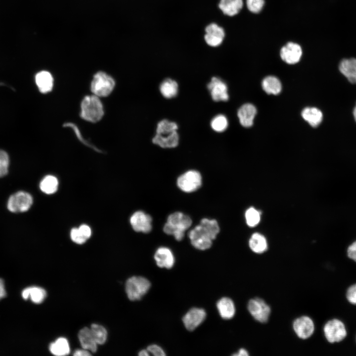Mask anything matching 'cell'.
Here are the masks:
<instances>
[{"label":"cell","instance_id":"60d3db41","mask_svg":"<svg viewBox=\"0 0 356 356\" xmlns=\"http://www.w3.org/2000/svg\"><path fill=\"white\" fill-rule=\"evenodd\" d=\"M79 231L87 240L91 236V230L89 226L86 224H82L78 228Z\"/></svg>","mask_w":356,"mask_h":356},{"label":"cell","instance_id":"9a60e30c","mask_svg":"<svg viewBox=\"0 0 356 356\" xmlns=\"http://www.w3.org/2000/svg\"><path fill=\"white\" fill-rule=\"evenodd\" d=\"M207 88L210 91L213 100L225 101L228 99L227 86L219 78L213 77L211 82L208 84Z\"/></svg>","mask_w":356,"mask_h":356},{"label":"cell","instance_id":"ba28073f","mask_svg":"<svg viewBox=\"0 0 356 356\" xmlns=\"http://www.w3.org/2000/svg\"><path fill=\"white\" fill-rule=\"evenodd\" d=\"M247 310L254 319L262 323L268 320L271 313L269 306L263 299L257 297L248 301Z\"/></svg>","mask_w":356,"mask_h":356},{"label":"cell","instance_id":"e575fe53","mask_svg":"<svg viewBox=\"0 0 356 356\" xmlns=\"http://www.w3.org/2000/svg\"><path fill=\"white\" fill-rule=\"evenodd\" d=\"M264 0H247L248 9L252 12L258 13L263 7Z\"/></svg>","mask_w":356,"mask_h":356},{"label":"cell","instance_id":"d4e9b609","mask_svg":"<svg viewBox=\"0 0 356 356\" xmlns=\"http://www.w3.org/2000/svg\"><path fill=\"white\" fill-rule=\"evenodd\" d=\"M249 246L255 253L262 254L268 248V244L266 237L258 232L253 233L249 240Z\"/></svg>","mask_w":356,"mask_h":356},{"label":"cell","instance_id":"603a6c76","mask_svg":"<svg viewBox=\"0 0 356 356\" xmlns=\"http://www.w3.org/2000/svg\"><path fill=\"white\" fill-rule=\"evenodd\" d=\"M243 4L242 0H220L218 6L224 14L232 16L239 13Z\"/></svg>","mask_w":356,"mask_h":356},{"label":"cell","instance_id":"30bf717a","mask_svg":"<svg viewBox=\"0 0 356 356\" xmlns=\"http://www.w3.org/2000/svg\"><path fill=\"white\" fill-rule=\"evenodd\" d=\"M33 203V198L28 193L18 191L10 196L7 202V208L11 212L19 213L28 211Z\"/></svg>","mask_w":356,"mask_h":356},{"label":"cell","instance_id":"9c48e42d","mask_svg":"<svg viewBox=\"0 0 356 356\" xmlns=\"http://www.w3.org/2000/svg\"><path fill=\"white\" fill-rule=\"evenodd\" d=\"M177 185L182 191L190 193L198 190L202 185L200 173L195 170L188 171L177 179Z\"/></svg>","mask_w":356,"mask_h":356},{"label":"cell","instance_id":"74e56055","mask_svg":"<svg viewBox=\"0 0 356 356\" xmlns=\"http://www.w3.org/2000/svg\"><path fill=\"white\" fill-rule=\"evenodd\" d=\"M65 127H71L73 129L75 133H76L77 136L79 138V139L83 143H84L85 144L87 145V146H89L90 147H91L92 148H94V149L96 150V148L94 147L93 145L90 144V143H88L87 141H86L81 135V133L80 131L79 130L77 127L74 124L72 123H66L64 125Z\"/></svg>","mask_w":356,"mask_h":356},{"label":"cell","instance_id":"f6af8a7d","mask_svg":"<svg viewBox=\"0 0 356 356\" xmlns=\"http://www.w3.org/2000/svg\"><path fill=\"white\" fill-rule=\"evenodd\" d=\"M138 355L140 356H149V354L147 349L142 350L139 352Z\"/></svg>","mask_w":356,"mask_h":356},{"label":"cell","instance_id":"7dc6e473","mask_svg":"<svg viewBox=\"0 0 356 356\" xmlns=\"http://www.w3.org/2000/svg\"></svg>","mask_w":356,"mask_h":356},{"label":"cell","instance_id":"2e32d148","mask_svg":"<svg viewBox=\"0 0 356 356\" xmlns=\"http://www.w3.org/2000/svg\"><path fill=\"white\" fill-rule=\"evenodd\" d=\"M302 55L300 45L293 42L288 43L280 50V57L286 63L290 64L297 63Z\"/></svg>","mask_w":356,"mask_h":356},{"label":"cell","instance_id":"1f68e13d","mask_svg":"<svg viewBox=\"0 0 356 356\" xmlns=\"http://www.w3.org/2000/svg\"><path fill=\"white\" fill-rule=\"evenodd\" d=\"M245 217L247 225L254 227L258 224L261 220V213L254 207H250L245 212Z\"/></svg>","mask_w":356,"mask_h":356},{"label":"cell","instance_id":"d6a6232c","mask_svg":"<svg viewBox=\"0 0 356 356\" xmlns=\"http://www.w3.org/2000/svg\"><path fill=\"white\" fill-rule=\"evenodd\" d=\"M212 128L218 132L225 130L228 126L226 118L223 115H219L214 117L211 122Z\"/></svg>","mask_w":356,"mask_h":356},{"label":"cell","instance_id":"7a4b0ae2","mask_svg":"<svg viewBox=\"0 0 356 356\" xmlns=\"http://www.w3.org/2000/svg\"><path fill=\"white\" fill-rule=\"evenodd\" d=\"M177 124L166 119L160 121L157 126L156 134L152 142L164 148L176 147L178 143Z\"/></svg>","mask_w":356,"mask_h":356},{"label":"cell","instance_id":"ac0fdd59","mask_svg":"<svg viewBox=\"0 0 356 356\" xmlns=\"http://www.w3.org/2000/svg\"><path fill=\"white\" fill-rule=\"evenodd\" d=\"M257 113L256 107L252 104L243 105L238 110L237 115L241 125L244 127H250Z\"/></svg>","mask_w":356,"mask_h":356},{"label":"cell","instance_id":"f1b7e54d","mask_svg":"<svg viewBox=\"0 0 356 356\" xmlns=\"http://www.w3.org/2000/svg\"><path fill=\"white\" fill-rule=\"evenodd\" d=\"M160 90L161 94L165 98H173L176 96L178 93V83L171 79H167L160 85Z\"/></svg>","mask_w":356,"mask_h":356},{"label":"cell","instance_id":"4dcf8cb0","mask_svg":"<svg viewBox=\"0 0 356 356\" xmlns=\"http://www.w3.org/2000/svg\"><path fill=\"white\" fill-rule=\"evenodd\" d=\"M90 329L97 345L103 344L106 342L107 332L103 326L95 323L91 325Z\"/></svg>","mask_w":356,"mask_h":356},{"label":"cell","instance_id":"bcb514c9","mask_svg":"<svg viewBox=\"0 0 356 356\" xmlns=\"http://www.w3.org/2000/svg\"><path fill=\"white\" fill-rule=\"evenodd\" d=\"M353 114H354V117L355 120L356 121V105L355 107L354 108V111H353Z\"/></svg>","mask_w":356,"mask_h":356},{"label":"cell","instance_id":"52a82bcc","mask_svg":"<svg viewBox=\"0 0 356 356\" xmlns=\"http://www.w3.org/2000/svg\"><path fill=\"white\" fill-rule=\"evenodd\" d=\"M115 83L114 79L103 72L95 74L91 83V90L97 96L109 95L114 89Z\"/></svg>","mask_w":356,"mask_h":356},{"label":"cell","instance_id":"836d02e7","mask_svg":"<svg viewBox=\"0 0 356 356\" xmlns=\"http://www.w3.org/2000/svg\"><path fill=\"white\" fill-rule=\"evenodd\" d=\"M9 162L8 154L5 151L0 150V177L7 174Z\"/></svg>","mask_w":356,"mask_h":356},{"label":"cell","instance_id":"44dd1931","mask_svg":"<svg viewBox=\"0 0 356 356\" xmlns=\"http://www.w3.org/2000/svg\"><path fill=\"white\" fill-rule=\"evenodd\" d=\"M339 70L353 84H356V58L344 59L339 65Z\"/></svg>","mask_w":356,"mask_h":356},{"label":"cell","instance_id":"8992f818","mask_svg":"<svg viewBox=\"0 0 356 356\" xmlns=\"http://www.w3.org/2000/svg\"><path fill=\"white\" fill-rule=\"evenodd\" d=\"M151 286L149 281L142 276H132L126 283V292L130 300L140 299L148 291Z\"/></svg>","mask_w":356,"mask_h":356},{"label":"cell","instance_id":"d590c367","mask_svg":"<svg viewBox=\"0 0 356 356\" xmlns=\"http://www.w3.org/2000/svg\"><path fill=\"white\" fill-rule=\"evenodd\" d=\"M346 298L349 303L356 305V283L348 288L346 292Z\"/></svg>","mask_w":356,"mask_h":356},{"label":"cell","instance_id":"7bdbcfd3","mask_svg":"<svg viewBox=\"0 0 356 356\" xmlns=\"http://www.w3.org/2000/svg\"><path fill=\"white\" fill-rule=\"evenodd\" d=\"M6 294L3 280L0 278V300L5 297Z\"/></svg>","mask_w":356,"mask_h":356},{"label":"cell","instance_id":"5bb4252c","mask_svg":"<svg viewBox=\"0 0 356 356\" xmlns=\"http://www.w3.org/2000/svg\"><path fill=\"white\" fill-rule=\"evenodd\" d=\"M206 313L203 309L193 308L184 315L183 323L189 331H193L205 320Z\"/></svg>","mask_w":356,"mask_h":356},{"label":"cell","instance_id":"277c9868","mask_svg":"<svg viewBox=\"0 0 356 356\" xmlns=\"http://www.w3.org/2000/svg\"><path fill=\"white\" fill-rule=\"evenodd\" d=\"M81 117L90 122H98L104 115L102 103L95 95L85 96L81 103Z\"/></svg>","mask_w":356,"mask_h":356},{"label":"cell","instance_id":"5b68a950","mask_svg":"<svg viewBox=\"0 0 356 356\" xmlns=\"http://www.w3.org/2000/svg\"><path fill=\"white\" fill-rule=\"evenodd\" d=\"M323 331L326 340L330 344L342 342L348 335L344 323L336 318L327 321L324 325Z\"/></svg>","mask_w":356,"mask_h":356},{"label":"cell","instance_id":"8fae6325","mask_svg":"<svg viewBox=\"0 0 356 356\" xmlns=\"http://www.w3.org/2000/svg\"><path fill=\"white\" fill-rule=\"evenodd\" d=\"M293 329L298 337L305 340L312 335L315 330V325L310 317L303 315L294 320Z\"/></svg>","mask_w":356,"mask_h":356},{"label":"cell","instance_id":"ee69618b","mask_svg":"<svg viewBox=\"0 0 356 356\" xmlns=\"http://www.w3.org/2000/svg\"><path fill=\"white\" fill-rule=\"evenodd\" d=\"M249 355L248 352L244 348L240 349L237 353L233 355V356H248Z\"/></svg>","mask_w":356,"mask_h":356},{"label":"cell","instance_id":"83f0119b","mask_svg":"<svg viewBox=\"0 0 356 356\" xmlns=\"http://www.w3.org/2000/svg\"><path fill=\"white\" fill-rule=\"evenodd\" d=\"M262 88L268 94L276 95L281 90V84L276 77L267 76L262 81Z\"/></svg>","mask_w":356,"mask_h":356},{"label":"cell","instance_id":"8d00e7d4","mask_svg":"<svg viewBox=\"0 0 356 356\" xmlns=\"http://www.w3.org/2000/svg\"><path fill=\"white\" fill-rule=\"evenodd\" d=\"M70 237L73 242L78 244H83L87 241L77 228L71 229Z\"/></svg>","mask_w":356,"mask_h":356},{"label":"cell","instance_id":"cb8c5ba5","mask_svg":"<svg viewBox=\"0 0 356 356\" xmlns=\"http://www.w3.org/2000/svg\"><path fill=\"white\" fill-rule=\"evenodd\" d=\"M21 295L25 300L30 299L35 304H40L46 297V293L45 290L41 287L32 286L24 289Z\"/></svg>","mask_w":356,"mask_h":356},{"label":"cell","instance_id":"ffe728a7","mask_svg":"<svg viewBox=\"0 0 356 356\" xmlns=\"http://www.w3.org/2000/svg\"><path fill=\"white\" fill-rule=\"evenodd\" d=\"M78 338L83 349L92 353L96 351L97 344L90 328L84 327L81 329L78 334Z\"/></svg>","mask_w":356,"mask_h":356},{"label":"cell","instance_id":"d6986e66","mask_svg":"<svg viewBox=\"0 0 356 356\" xmlns=\"http://www.w3.org/2000/svg\"><path fill=\"white\" fill-rule=\"evenodd\" d=\"M220 316L224 319H230L235 314L236 309L233 301L228 297H222L217 303Z\"/></svg>","mask_w":356,"mask_h":356},{"label":"cell","instance_id":"6da1fadb","mask_svg":"<svg viewBox=\"0 0 356 356\" xmlns=\"http://www.w3.org/2000/svg\"><path fill=\"white\" fill-rule=\"evenodd\" d=\"M220 230L216 220L204 218L199 224L189 232L188 237L195 248L205 250L212 246L213 241L216 238Z\"/></svg>","mask_w":356,"mask_h":356},{"label":"cell","instance_id":"f35d334b","mask_svg":"<svg viewBox=\"0 0 356 356\" xmlns=\"http://www.w3.org/2000/svg\"><path fill=\"white\" fill-rule=\"evenodd\" d=\"M147 350L149 353H151L155 356H164L166 355L163 350L160 346L156 344L149 346Z\"/></svg>","mask_w":356,"mask_h":356},{"label":"cell","instance_id":"e0dca14e","mask_svg":"<svg viewBox=\"0 0 356 356\" xmlns=\"http://www.w3.org/2000/svg\"><path fill=\"white\" fill-rule=\"evenodd\" d=\"M154 259L157 265L162 268H171L175 263L174 256L171 250L164 247L159 248L155 252Z\"/></svg>","mask_w":356,"mask_h":356},{"label":"cell","instance_id":"7c38bea8","mask_svg":"<svg viewBox=\"0 0 356 356\" xmlns=\"http://www.w3.org/2000/svg\"><path fill=\"white\" fill-rule=\"evenodd\" d=\"M204 39L205 43L211 47H217L222 43L224 37V31L216 23L208 24L205 29Z\"/></svg>","mask_w":356,"mask_h":356},{"label":"cell","instance_id":"3957f363","mask_svg":"<svg viewBox=\"0 0 356 356\" xmlns=\"http://www.w3.org/2000/svg\"><path fill=\"white\" fill-rule=\"evenodd\" d=\"M192 221L187 215L177 212L170 215L165 224L163 230L168 235L174 236L177 241L181 240L185 231L191 225Z\"/></svg>","mask_w":356,"mask_h":356},{"label":"cell","instance_id":"ab89813d","mask_svg":"<svg viewBox=\"0 0 356 356\" xmlns=\"http://www.w3.org/2000/svg\"><path fill=\"white\" fill-rule=\"evenodd\" d=\"M348 257L356 263V240L350 244L347 249Z\"/></svg>","mask_w":356,"mask_h":356},{"label":"cell","instance_id":"4316f807","mask_svg":"<svg viewBox=\"0 0 356 356\" xmlns=\"http://www.w3.org/2000/svg\"><path fill=\"white\" fill-rule=\"evenodd\" d=\"M49 350L52 354L55 356L67 355L70 353V347L68 340L65 338L60 337L50 344Z\"/></svg>","mask_w":356,"mask_h":356},{"label":"cell","instance_id":"484cf974","mask_svg":"<svg viewBox=\"0 0 356 356\" xmlns=\"http://www.w3.org/2000/svg\"><path fill=\"white\" fill-rule=\"evenodd\" d=\"M301 114L303 119L313 127H317L323 118L321 111L315 107H306L303 110Z\"/></svg>","mask_w":356,"mask_h":356},{"label":"cell","instance_id":"f546056e","mask_svg":"<svg viewBox=\"0 0 356 356\" xmlns=\"http://www.w3.org/2000/svg\"><path fill=\"white\" fill-rule=\"evenodd\" d=\"M58 182L57 178L51 175L45 177L41 181V190L45 194H51L55 193L58 187Z\"/></svg>","mask_w":356,"mask_h":356},{"label":"cell","instance_id":"b9f144b4","mask_svg":"<svg viewBox=\"0 0 356 356\" xmlns=\"http://www.w3.org/2000/svg\"><path fill=\"white\" fill-rule=\"evenodd\" d=\"M89 352V351L84 349L82 350L79 349L76 350L73 355L75 356H89L91 355Z\"/></svg>","mask_w":356,"mask_h":356},{"label":"cell","instance_id":"7402d4cb","mask_svg":"<svg viewBox=\"0 0 356 356\" xmlns=\"http://www.w3.org/2000/svg\"><path fill=\"white\" fill-rule=\"evenodd\" d=\"M35 82L39 90L43 93L50 91L52 89L53 79L48 71H42L38 73L35 76Z\"/></svg>","mask_w":356,"mask_h":356},{"label":"cell","instance_id":"4fadbf2b","mask_svg":"<svg viewBox=\"0 0 356 356\" xmlns=\"http://www.w3.org/2000/svg\"><path fill=\"white\" fill-rule=\"evenodd\" d=\"M152 218L142 211L134 213L130 218V223L133 229L136 232L147 233L152 229Z\"/></svg>","mask_w":356,"mask_h":356}]
</instances>
